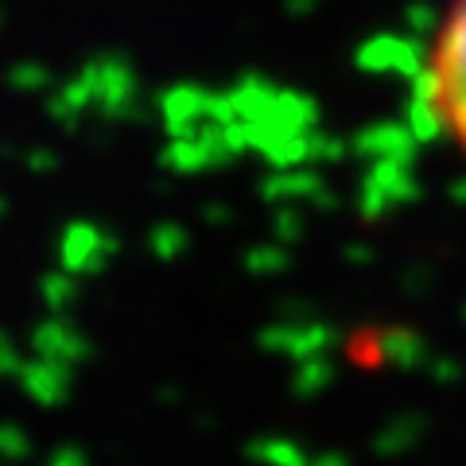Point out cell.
Instances as JSON below:
<instances>
[{
    "instance_id": "cell-1",
    "label": "cell",
    "mask_w": 466,
    "mask_h": 466,
    "mask_svg": "<svg viewBox=\"0 0 466 466\" xmlns=\"http://www.w3.org/2000/svg\"><path fill=\"white\" fill-rule=\"evenodd\" d=\"M420 101L431 128L466 164V0H447L420 58Z\"/></svg>"
}]
</instances>
